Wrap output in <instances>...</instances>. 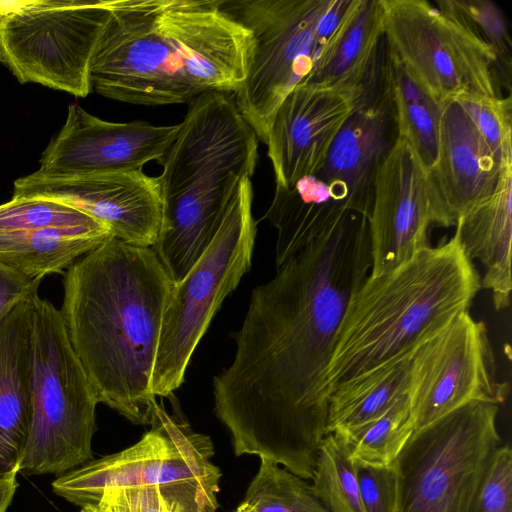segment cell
<instances>
[{"label": "cell", "instance_id": "6da1fadb", "mask_svg": "<svg viewBox=\"0 0 512 512\" xmlns=\"http://www.w3.org/2000/svg\"><path fill=\"white\" fill-rule=\"evenodd\" d=\"M372 265L368 217L351 213L252 291L214 411L236 456L310 480L327 435L323 378L348 303Z\"/></svg>", "mask_w": 512, "mask_h": 512}, {"label": "cell", "instance_id": "7a4b0ae2", "mask_svg": "<svg viewBox=\"0 0 512 512\" xmlns=\"http://www.w3.org/2000/svg\"><path fill=\"white\" fill-rule=\"evenodd\" d=\"M223 0H107L109 18L90 67L92 91L120 102L190 103L234 94L248 73L251 32Z\"/></svg>", "mask_w": 512, "mask_h": 512}, {"label": "cell", "instance_id": "3957f363", "mask_svg": "<svg viewBox=\"0 0 512 512\" xmlns=\"http://www.w3.org/2000/svg\"><path fill=\"white\" fill-rule=\"evenodd\" d=\"M174 282L151 247L114 237L73 263L60 309L99 403L136 425L157 405L151 379Z\"/></svg>", "mask_w": 512, "mask_h": 512}, {"label": "cell", "instance_id": "277c9868", "mask_svg": "<svg viewBox=\"0 0 512 512\" xmlns=\"http://www.w3.org/2000/svg\"><path fill=\"white\" fill-rule=\"evenodd\" d=\"M481 278L455 235L396 268L368 275L350 299L323 378L340 385L413 352L468 312Z\"/></svg>", "mask_w": 512, "mask_h": 512}, {"label": "cell", "instance_id": "5b68a950", "mask_svg": "<svg viewBox=\"0 0 512 512\" xmlns=\"http://www.w3.org/2000/svg\"><path fill=\"white\" fill-rule=\"evenodd\" d=\"M258 138L233 95L211 91L189 103L160 164L163 215L151 247L174 283L205 252L240 180L252 178Z\"/></svg>", "mask_w": 512, "mask_h": 512}, {"label": "cell", "instance_id": "8992f818", "mask_svg": "<svg viewBox=\"0 0 512 512\" xmlns=\"http://www.w3.org/2000/svg\"><path fill=\"white\" fill-rule=\"evenodd\" d=\"M32 419L20 472L62 475L91 460L99 403L60 312L32 297Z\"/></svg>", "mask_w": 512, "mask_h": 512}, {"label": "cell", "instance_id": "52a82bcc", "mask_svg": "<svg viewBox=\"0 0 512 512\" xmlns=\"http://www.w3.org/2000/svg\"><path fill=\"white\" fill-rule=\"evenodd\" d=\"M252 203V181L244 177L213 240L188 274L174 283L151 379L155 397L169 398L182 385L214 314L249 271L256 237Z\"/></svg>", "mask_w": 512, "mask_h": 512}, {"label": "cell", "instance_id": "ba28073f", "mask_svg": "<svg viewBox=\"0 0 512 512\" xmlns=\"http://www.w3.org/2000/svg\"><path fill=\"white\" fill-rule=\"evenodd\" d=\"M387 56L440 103L462 94L500 97L494 50L443 0H381Z\"/></svg>", "mask_w": 512, "mask_h": 512}, {"label": "cell", "instance_id": "9c48e42d", "mask_svg": "<svg viewBox=\"0 0 512 512\" xmlns=\"http://www.w3.org/2000/svg\"><path fill=\"white\" fill-rule=\"evenodd\" d=\"M499 406L470 402L414 431L394 466L397 512H471L495 450Z\"/></svg>", "mask_w": 512, "mask_h": 512}, {"label": "cell", "instance_id": "30bf717a", "mask_svg": "<svg viewBox=\"0 0 512 512\" xmlns=\"http://www.w3.org/2000/svg\"><path fill=\"white\" fill-rule=\"evenodd\" d=\"M109 14L107 0L0 2V62L21 84L85 98Z\"/></svg>", "mask_w": 512, "mask_h": 512}, {"label": "cell", "instance_id": "8fae6325", "mask_svg": "<svg viewBox=\"0 0 512 512\" xmlns=\"http://www.w3.org/2000/svg\"><path fill=\"white\" fill-rule=\"evenodd\" d=\"M330 0H223L252 34L248 73L234 93L236 107L266 143L271 119L285 97L306 82L315 63L318 22Z\"/></svg>", "mask_w": 512, "mask_h": 512}, {"label": "cell", "instance_id": "7c38bea8", "mask_svg": "<svg viewBox=\"0 0 512 512\" xmlns=\"http://www.w3.org/2000/svg\"><path fill=\"white\" fill-rule=\"evenodd\" d=\"M483 321L469 311L420 344L412 355L408 398L414 431L473 401L505 402Z\"/></svg>", "mask_w": 512, "mask_h": 512}, {"label": "cell", "instance_id": "4fadbf2b", "mask_svg": "<svg viewBox=\"0 0 512 512\" xmlns=\"http://www.w3.org/2000/svg\"><path fill=\"white\" fill-rule=\"evenodd\" d=\"M12 198H41L73 207L106 225L114 238L152 247L159 235L163 198L159 176L130 171L47 174L14 182Z\"/></svg>", "mask_w": 512, "mask_h": 512}, {"label": "cell", "instance_id": "5bb4252c", "mask_svg": "<svg viewBox=\"0 0 512 512\" xmlns=\"http://www.w3.org/2000/svg\"><path fill=\"white\" fill-rule=\"evenodd\" d=\"M368 222L371 276L396 268L430 245L429 233L436 222L427 169L399 137L377 171Z\"/></svg>", "mask_w": 512, "mask_h": 512}, {"label": "cell", "instance_id": "9a60e30c", "mask_svg": "<svg viewBox=\"0 0 512 512\" xmlns=\"http://www.w3.org/2000/svg\"><path fill=\"white\" fill-rule=\"evenodd\" d=\"M179 130L180 124L106 121L73 103L68 106L64 125L43 151L38 171L69 174L139 170L150 161L160 163Z\"/></svg>", "mask_w": 512, "mask_h": 512}, {"label": "cell", "instance_id": "2e32d148", "mask_svg": "<svg viewBox=\"0 0 512 512\" xmlns=\"http://www.w3.org/2000/svg\"><path fill=\"white\" fill-rule=\"evenodd\" d=\"M397 139L386 56L374 87L357 101L314 174L335 201L369 218L377 171Z\"/></svg>", "mask_w": 512, "mask_h": 512}, {"label": "cell", "instance_id": "e0dca14e", "mask_svg": "<svg viewBox=\"0 0 512 512\" xmlns=\"http://www.w3.org/2000/svg\"><path fill=\"white\" fill-rule=\"evenodd\" d=\"M359 98L329 86H296L274 113L265 145L275 185L291 187L314 175Z\"/></svg>", "mask_w": 512, "mask_h": 512}, {"label": "cell", "instance_id": "ac0fdd59", "mask_svg": "<svg viewBox=\"0 0 512 512\" xmlns=\"http://www.w3.org/2000/svg\"><path fill=\"white\" fill-rule=\"evenodd\" d=\"M502 163L455 99L443 104L437 157L427 170L436 227L455 226L470 206L496 189Z\"/></svg>", "mask_w": 512, "mask_h": 512}, {"label": "cell", "instance_id": "d6986e66", "mask_svg": "<svg viewBox=\"0 0 512 512\" xmlns=\"http://www.w3.org/2000/svg\"><path fill=\"white\" fill-rule=\"evenodd\" d=\"M34 295L0 318V474L20 465L30 433Z\"/></svg>", "mask_w": 512, "mask_h": 512}, {"label": "cell", "instance_id": "ffe728a7", "mask_svg": "<svg viewBox=\"0 0 512 512\" xmlns=\"http://www.w3.org/2000/svg\"><path fill=\"white\" fill-rule=\"evenodd\" d=\"M152 419L169 446L156 485L165 511L217 512L221 471L211 461V438L193 431L177 406L170 414L157 403Z\"/></svg>", "mask_w": 512, "mask_h": 512}, {"label": "cell", "instance_id": "44dd1931", "mask_svg": "<svg viewBox=\"0 0 512 512\" xmlns=\"http://www.w3.org/2000/svg\"><path fill=\"white\" fill-rule=\"evenodd\" d=\"M455 236L465 256L484 267L481 289H489L496 310L510 304L512 239V164L502 167L495 191L464 211Z\"/></svg>", "mask_w": 512, "mask_h": 512}, {"label": "cell", "instance_id": "7402d4cb", "mask_svg": "<svg viewBox=\"0 0 512 512\" xmlns=\"http://www.w3.org/2000/svg\"><path fill=\"white\" fill-rule=\"evenodd\" d=\"M385 53L381 0H359L318 56L305 83L329 86L360 99L377 82Z\"/></svg>", "mask_w": 512, "mask_h": 512}, {"label": "cell", "instance_id": "603a6c76", "mask_svg": "<svg viewBox=\"0 0 512 512\" xmlns=\"http://www.w3.org/2000/svg\"><path fill=\"white\" fill-rule=\"evenodd\" d=\"M150 426L134 445L60 475L52 483L54 493L83 507L97 503L109 488L156 486L169 446L159 424L152 419Z\"/></svg>", "mask_w": 512, "mask_h": 512}, {"label": "cell", "instance_id": "cb8c5ba5", "mask_svg": "<svg viewBox=\"0 0 512 512\" xmlns=\"http://www.w3.org/2000/svg\"><path fill=\"white\" fill-rule=\"evenodd\" d=\"M351 213L333 199L329 187L314 175L300 178L289 188L275 185L263 219L277 230L276 268Z\"/></svg>", "mask_w": 512, "mask_h": 512}, {"label": "cell", "instance_id": "d4e9b609", "mask_svg": "<svg viewBox=\"0 0 512 512\" xmlns=\"http://www.w3.org/2000/svg\"><path fill=\"white\" fill-rule=\"evenodd\" d=\"M113 237L106 226L0 233V264L30 279L60 273Z\"/></svg>", "mask_w": 512, "mask_h": 512}, {"label": "cell", "instance_id": "484cf974", "mask_svg": "<svg viewBox=\"0 0 512 512\" xmlns=\"http://www.w3.org/2000/svg\"><path fill=\"white\" fill-rule=\"evenodd\" d=\"M414 351L336 388L328 401L327 434L370 421L407 395Z\"/></svg>", "mask_w": 512, "mask_h": 512}, {"label": "cell", "instance_id": "4316f807", "mask_svg": "<svg viewBox=\"0 0 512 512\" xmlns=\"http://www.w3.org/2000/svg\"><path fill=\"white\" fill-rule=\"evenodd\" d=\"M386 66L397 137L414 149L424 167L429 170L437 157L439 124L444 103L418 86L387 54Z\"/></svg>", "mask_w": 512, "mask_h": 512}, {"label": "cell", "instance_id": "83f0119b", "mask_svg": "<svg viewBox=\"0 0 512 512\" xmlns=\"http://www.w3.org/2000/svg\"><path fill=\"white\" fill-rule=\"evenodd\" d=\"M413 432L407 394L378 417L333 434L345 444L353 461L392 466Z\"/></svg>", "mask_w": 512, "mask_h": 512}, {"label": "cell", "instance_id": "f1b7e54d", "mask_svg": "<svg viewBox=\"0 0 512 512\" xmlns=\"http://www.w3.org/2000/svg\"><path fill=\"white\" fill-rule=\"evenodd\" d=\"M260 460L236 512H329L307 480L271 461Z\"/></svg>", "mask_w": 512, "mask_h": 512}, {"label": "cell", "instance_id": "f546056e", "mask_svg": "<svg viewBox=\"0 0 512 512\" xmlns=\"http://www.w3.org/2000/svg\"><path fill=\"white\" fill-rule=\"evenodd\" d=\"M310 480L313 493L329 512H364L354 461L333 433L320 445Z\"/></svg>", "mask_w": 512, "mask_h": 512}, {"label": "cell", "instance_id": "4dcf8cb0", "mask_svg": "<svg viewBox=\"0 0 512 512\" xmlns=\"http://www.w3.org/2000/svg\"><path fill=\"white\" fill-rule=\"evenodd\" d=\"M99 226L106 225L57 201L41 198H11L10 201L0 204V233L44 228Z\"/></svg>", "mask_w": 512, "mask_h": 512}, {"label": "cell", "instance_id": "1f68e13d", "mask_svg": "<svg viewBox=\"0 0 512 512\" xmlns=\"http://www.w3.org/2000/svg\"><path fill=\"white\" fill-rule=\"evenodd\" d=\"M455 100L465 109L502 165L512 164L511 96L462 94Z\"/></svg>", "mask_w": 512, "mask_h": 512}, {"label": "cell", "instance_id": "d6a6232c", "mask_svg": "<svg viewBox=\"0 0 512 512\" xmlns=\"http://www.w3.org/2000/svg\"><path fill=\"white\" fill-rule=\"evenodd\" d=\"M465 19L496 51L503 68L510 70V37L505 17L495 4L482 0H443Z\"/></svg>", "mask_w": 512, "mask_h": 512}, {"label": "cell", "instance_id": "836d02e7", "mask_svg": "<svg viewBox=\"0 0 512 512\" xmlns=\"http://www.w3.org/2000/svg\"><path fill=\"white\" fill-rule=\"evenodd\" d=\"M471 512H512V451L499 446L493 453Z\"/></svg>", "mask_w": 512, "mask_h": 512}, {"label": "cell", "instance_id": "e575fe53", "mask_svg": "<svg viewBox=\"0 0 512 512\" xmlns=\"http://www.w3.org/2000/svg\"><path fill=\"white\" fill-rule=\"evenodd\" d=\"M354 464L364 512H397L398 480L395 466L355 461Z\"/></svg>", "mask_w": 512, "mask_h": 512}, {"label": "cell", "instance_id": "d590c367", "mask_svg": "<svg viewBox=\"0 0 512 512\" xmlns=\"http://www.w3.org/2000/svg\"><path fill=\"white\" fill-rule=\"evenodd\" d=\"M108 512H166L154 485L106 489L98 501Z\"/></svg>", "mask_w": 512, "mask_h": 512}, {"label": "cell", "instance_id": "8d00e7d4", "mask_svg": "<svg viewBox=\"0 0 512 512\" xmlns=\"http://www.w3.org/2000/svg\"><path fill=\"white\" fill-rule=\"evenodd\" d=\"M42 279H30L0 264V318L16 303L38 293Z\"/></svg>", "mask_w": 512, "mask_h": 512}, {"label": "cell", "instance_id": "74e56055", "mask_svg": "<svg viewBox=\"0 0 512 512\" xmlns=\"http://www.w3.org/2000/svg\"><path fill=\"white\" fill-rule=\"evenodd\" d=\"M20 466L0 474V512H6L19 486L17 475Z\"/></svg>", "mask_w": 512, "mask_h": 512}, {"label": "cell", "instance_id": "f35d334b", "mask_svg": "<svg viewBox=\"0 0 512 512\" xmlns=\"http://www.w3.org/2000/svg\"><path fill=\"white\" fill-rule=\"evenodd\" d=\"M80 512H108V510L99 502H97L94 504H88L81 507Z\"/></svg>", "mask_w": 512, "mask_h": 512}, {"label": "cell", "instance_id": "ab89813d", "mask_svg": "<svg viewBox=\"0 0 512 512\" xmlns=\"http://www.w3.org/2000/svg\"><path fill=\"white\" fill-rule=\"evenodd\" d=\"M234 512H236V511H234Z\"/></svg>", "mask_w": 512, "mask_h": 512}]
</instances>
